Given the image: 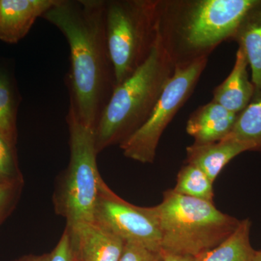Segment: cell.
<instances>
[{
  "label": "cell",
  "instance_id": "1",
  "mask_svg": "<svg viewBox=\"0 0 261 261\" xmlns=\"http://www.w3.org/2000/svg\"><path fill=\"white\" fill-rule=\"evenodd\" d=\"M70 49L69 109L95 130L116 87L106 31V0H56L42 15Z\"/></svg>",
  "mask_w": 261,
  "mask_h": 261
},
{
  "label": "cell",
  "instance_id": "2",
  "mask_svg": "<svg viewBox=\"0 0 261 261\" xmlns=\"http://www.w3.org/2000/svg\"><path fill=\"white\" fill-rule=\"evenodd\" d=\"M258 0L159 1L157 35L175 68L208 58L221 43L233 39Z\"/></svg>",
  "mask_w": 261,
  "mask_h": 261
},
{
  "label": "cell",
  "instance_id": "3",
  "mask_svg": "<svg viewBox=\"0 0 261 261\" xmlns=\"http://www.w3.org/2000/svg\"><path fill=\"white\" fill-rule=\"evenodd\" d=\"M175 67L157 40L145 63L116 86L95 128L97 153L121 145L147 121Z\"/></svg>",
  "mask_w": 261,
  "mask_h": 261
},
{
  "label": "cell",
  "instance_id": "4",
  "mask_svg": "<svg viewBox=\"0 0 261 261\" xmlns=\"http://www.w3.org/2000/svg\"><path fill=\"white\" fill-rule=\"evenodd\" d=\"M161 233V252L196 257L218 246L241 220L224 214L212 202L168 190L154 206Z\"/></svg>",
  "mask_w": 261,
  "mask_h": 261
},
{
  "label": "cell",
  "instance_id": "5",
  "mask_svg": "<svg viewBox=\"0 0 261 261\" xmlns=\"http://www.w3.org/2000/svg\"><path fill=\"white\" fill-rule=\"evenodd\" d=\"M69 132L70 159L58 178L53 200L57 214L66 226L94 220L99 185L95 130L86 126L71 110L66 117Z\"/></svg>",
  "mask_w": 261,
  "mask_h": 261
},
{
  "label": "cell",
  "instance_id": "6",
  "mask_svg": "<svg viewBox=\"0 0 261 261\" xmlns=\"http://www.w3.org/2000/svg\"><path fill=\"white\" fill-rule=\"evenodd\" d=\"M159 0L106 1V31L116 86L145 63L157 40Z\"/></svg>",
  "mask_w": 261,
  "mask_h": 261
},
{
  "label": "cell",
  "instance_id": "7",
  "mask_svg": "<svg viewBox=\"0 0 261 261\" xmlns=\"http://www.w3.org/2000/svg\"><path fill=\"white\" fill-rule=\"evenodd\" d=\"M207 59L201 58L188 66L175 68L148 119L119 145L126 158L142 163H153L161 136L191 96Z\"/></svg>",
  "mask_w": 261,
  "mask_h": 261
},
{
  "label": "cell",
  "instance_id": "8",
  "mask_svg": "<svg viewBox=\"0 0 261 261\" xmlns=\"http://www.w3.org/2000/svg\"><path fill=\"white\" fill-rule=\"evenodd\" d=\"M94 219L123 239L161 252V233L154 207L132 205L116 195L101 178Z\"/></svg>",
  "mask_w": 261,
  "mask_h": 261
},
{
  "label": "cell",
  "instance_id": "9",
  "mask_svg": "<svg viewBox=\"0 0 261 261\" xmlns=\"http://www.w3.org/2000/svg\"><path fill=\"white\" fill-rule=\"evenodd\" d=\"M76 261H119L126 242L95 219L65 227Z\"/></svg>",
  "mask_w": 261,
  "mask_h": 261
},
{
  "label": "cell",
  "instance_id": "10",
  "mask_svg": "<svg viewBox=\"0 0 261 261\" xmlns=\"http://www.w3.org/2000/svg\"><path fill=\"white\" fill-rule=\"evenodd\" d=\"M56 0H0V40L15 44Z\"/></svg>",
  "mask_w": 261,
  "mask_h": 261
},
{
  "label": "cell",
  "instance_id": "11",
  "mask_svg": "<svg viewBox=\"0 0 261 261\" xmlns=\"http://www.w3.org/2000/svg\"><path fill=\"white\" fill-rule=\"evenodd\" d=\"M238 116L212 100L192 113L187 121V132L193 137L194 143L219 142L231 133Z\"/></svg>",
  "mask_w": 261,
  "mask_h": 261
},
{
  "label": "cell",
  "instance_id": "12",
  "mask_svg": "<svg viewBox=\"0 0 261 261\" xmlns=\"http://www.w3.org/2000/svg\"><path fill=\"white\" fill-rule=\"evenodd\" d=\"M247 66L246 56L239 47L232 70L214 91L213 101L236 114L250 104L255 94V87L249 80Z\"/></svg>",
  "mask_w": 261,
  "mask_h": 261
},
{
  "label": "cell",
  "instance_id": "13",
  "mask_svg": "<svg viewBox=\"0 0 261 261\" xmlns=\"http://www.w3.org/2000/svg\"><path fill=\"white\" fill-rule=\"evenodd\" d=\"M246 151L245 145L228 138L213 143H193L187 147L186 163L200 168L214 182L231 160Z\"/></svg>",
  "mask_w": 261,
  "mask_h": 261
},
{
  "label": "cell",
  "instance_id": "14",
  "mask_svg": "<svg viewBox=\"0 0 261 261\" xmlns=\"http://www.w3.org/2000/svg\"><path fill=\"white\" fill-rule=\"evenodd\" d=\"M233 39L246 56L255 94L261 91V0L247 13Z\"/></svg>",
  "mask_w": 261,
  "mask_h": 261
},
{
  "label": "cell",
  "instance_id": "15",
  "mask_svg": "<svg viewBox=\"0 0 261 261\" xmlns=\"http://www.w3.org/2000/svg\"><path fill=\"white\" fill-rule=\"evenodd\" d=\"M252 223L240 221L238 227L224 242L195 257V261H253L257 251L250 243Z\"/></svg>",
  "mask_w": 261,
  "mask_h": 261
},
{
  "label": "cell",
  "instance_id": "16",
  "mask_svg": "<svg viewBox=\"0 0 261 261\" xmlns=\"http://www.w3.org/2000/svg\"><path fill=\"white\" fill-rule=\"evenodd\" d=\"M226 138L245 145L248 151L261 152V91L239 113L231 133Z\"/></svg>",
  "mask_w": 261,
  "mask_h": 261
},
{
  "label": "cell",
  "instance_id": "17",
  "mask_svg": "<svg viewBox=\"0 0 261 261\" xmlns=\"http://www.w3.org/2000/svg\"><path fill=\"white\" fill-rule=\"evenodd\" d=\"M214 182L193 165L182 166L178 171L173 191L179 195L214 203Z\"/></svg>",
  "mask_w": 261,
  "mask_h": 261
},
{
  "label": "cell",
  "instance_id": "18",
  "mask_svg": "<svg viewBox=\"0 0 261 261\" xmlns=\"http://www.w3.org/2000/svg\"><path fill=\"white\" fill-rule=\"evenodd\" d=\"M17 111L14 94L8 76L0 73V134L16 145Z\"/></svg>",
  "mask_w": 261,
  "mask_h": 261
},
{
  "label": "cell",
  "instance_id": "19",
  "mask_svg": "<svg viewBox=\"0 0 261 261\" xmlns=\"http://www.w3.org/2000/svg\"><path fill=\"white\" fill-rule=\"evenodd\" d=\"M23 179L19 169L16 145L0 134V184Z\"/></svg>",
  "mask_w": 261,
  "mask_h": 261
},
{
  "label": "cell",
  "instance_id": "20",
  "mask_svg": "<svg viewBox=\"0 0 261 261\" xmlns=\"http://www.w3.org/2000/svg\"><path fill=\"white\" fill-rule=\"evenodd\" d=\"M23 185L24 179L0 184V226L16 207Z\"/></svg>",
  "mask_w": 261,
  "mask_h": 261
},
{
  "label": "cell",
  "instance_id": "21",
  "mask_svg": "<svg viewBox=\"0 0 261 261\" xmlns=\"http://www.w3.org/2000/svg\"><path fill=\"white\" fill-rule=\"evenodd\" d=\"M119 261H163V255L140 244L126 243Z\"/></svg>",
  "mask_w": 261,
  "mask_h": 261
},
{
  "label": "cell",
  "instance_id": "22",
  "mask_svg": "<svg viewBox=\"0 0 261 261\" xmlns=\"http://www.w3.org/2000/svg\"><path fill=\"white\" fill-rule=\"evenodd\" d=\"M45 261H76L70 243L69 233L66 228L53 251L48 253Z\"/></svg>",
  "mask_w": 261,
  "mask_h": 261
},
{
  "label": "cell",
  "instance_id": "23",
  "mask_svg": "<svg viewBox=\"0 0 261 261\" xmlns=\"http://www.w3.org/2000/svg\"><path fill=\"white\" fill-rule=\"evenodd\" d=\"M162 252L163 261H195V257Z\"/></svg>",
  "mask_w": 261,
  "mask_h": 261
},
{
  "label": "cell",
  "instance_id": "24",
  "mask_svg": "<svg viewBox=\"0 0 261 261\" xmlns=\"http://www.w3.org/2000/svg\"><path fill=\"white\" fill-rule=\"evenodd\" d=\"M48 253L42 254V255H34V254H29V255H23V256L19 257L12 261H45L47 259Z\"/></svg>",
  "mask_w": 261,
  "mask_h": 261
},
{
  "label": "cell",
  "instance_id": "25",
  "mask_svg": "<svg viewBox=\"0 0 261 261\" xmlns=\"http://www.w3.org/2000/svg\"><path fill=\"white\" fill-rule=\"evenodd\" d=\"M253 261H261V252L257 251L256 255H255V258Z\"/></svg>",
  "mask_w": 261,
  "mask_h": 261
},
{
  "label": "cell",
  "instance_id": "26",
  "mask_svg": "<svg viewBox=\"0 0 261 261\" xmlns=\"http://www.w3.org/2000/svg\"><path fill=\"white\" fill-rule=\"evenodd\" d=\"M260 251L261 252V250H260Z\"/></svg>",
  "mask_w": 261,
  "mask_h": 261
}]
</instances>
